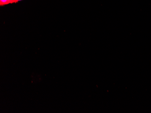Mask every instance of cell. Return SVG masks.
<instances>
[{"label": "cell", "instance_id": "3", "mask_svg": "<svg viewBox=\"0 0 151 113\" xmlns=\"http://www.w3.org/2000/svg\"><path fill=\"white\" fill-rule=\"evenodd\" d=\"M22 1V0H15V3H17L18 1Z\"/></svg>", "mask_w": 151, "mask_h": 113}, {"label": "cell", "instance_id": "2", "mask_svg": "<svg viewBox=\"0 0 151 113\" xmlns=\"http://www.w3.org/2000/svg\"><path fill=\"white\" fill-rule=\"evenodd\" d=\"M11 1V4L12 3H15V0H10Z\"/></svg>", "mask_w": 151, "mask_h": 113}, {"label": "cell", "instance_id": "1", "mask_svg": "<svg viewBox=\"0 0 151 113\" xmlns=\"http://www.w3.org/2000/svg\"><path fill=\"white\" fill-rule=\"evenodd\" d=\"M9 4H11L10 0H0V6H3Z\"/></svg>", "mask_w": 151, "mask_h": 113}]
</instances>
